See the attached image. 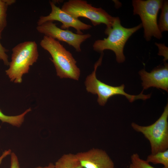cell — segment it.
<instances>
[{
    "label": "cell",
    "instance_id": "obj_1",
    "mask_svg": "<svg viewBox=\"0 0 168 168\" xmlns=\"http://www.w3.org/2000/svg\"><path fill=\"white\" fill-rule=\"evenodd\" d=\"M142 27L141 23L132 28L124 27L121 25L119 18L115 17L112 27L106 28L105 31L107 37L96 40L93 44V49L101 53L105 50H111L115 53L117 62L123 63L125 59L123 51L126 42L134 33Z\"/></svg>",
    "mask_w": 168,
    "mask_h": 168
},
{
    "label": "cell",
    "instance_id": "obj_2",
    "mask_svg": "<svg viewBox=\"0 0 168 168\" xmlns=\"http://www.w3.org/2000/svg\"><path fill=\"white\" fill-rule=\"evenodd\" d=\"M40 44L50 54L52 59H50L54 65L58 76L60 78L78 80L80 70L76 65V61L58 41L44 36Z\"/></svg>",
    "mask_w": 168,
    "mask_h": 168
},
{
    "label": "cell",
    "instance_id": "obj_3",
    "mask_svg": "<svg viewBox=\"0 0 168 168\" xmlns=\"http://www.w3.org/2000/svg\"><path fill=\"white\" fill-rule=\"evenodd\" d=\"M38 57L37 45L35 41H26L14 47L9 67L5 71L10 81L21 83L23 75L29 72L30 67L36 62Z\"/></svg>",
    "mask_w": 168,
    "mask_h": 168
},
{
    "label": "cell",
    "instance_id": "obj_4",
    "mask_svg": "<svg viewBox=\"0 0 168 168\" xmlns=\"http://www.w3.org/2000/svg\"><path fill=\"white\" fill-rule=\"evenodd\" d=\"M103 54V52L101 53L99 59L94 65V71L87 77L85 82L87 91L98 95L97 101L100 105H104L109 98L117 95L125 96L131 102L138 99L145 100L150 98L151 94H143V91L137 95H129L124 91V84L118 86H114L106 84L98 80L96 76V72L97 67L101 65Z\"/></svg>",
    "mask_w": 168,
    "mask_h": 168
},
{
    "label": "cell",
    "instance_id": "obj_5",
    "mask_svg": "<svg viewBox=\"0 0 168 168\" xmlns=\"http://www.w3.org/2000/svg\"><path fill=\"white\" fill-rule=\"evenodd\" d=\"M163 0H133L132 4L134 15H139L144 29V37L147 41L152 37L160 39L162 37L157 25V17Z\"/></svg>",
    "mask_w": 168,
    "mask_h": 168
},
{
    "label": "cell",
    "instance_id": "obj_6",
    "mask_svg": "<svg viewBox=\"0 0 168 168\" xmlns=\"http://www.w3.org/2000/svg\"><path fill=\"white\" fill-rule=\"evenodd\" d=\"M168 104L160 118L153 124L147 126L133 122L131 126L137 132L143 134L150 142L152 154L168 149Z\"/></svg>",
    "mask_w": 168,
    "mask_h": 168
},
{
    "label": "cell",
    "instance_id": "obj_7",
    "mask_svg": "<svg viewBox=\"0 0 168 168\" xmlns=\"http://www.w3.org/2000/svg\"><path fill=\"white\" fill-rule=\"evenodd\" d=\"M61 9L75 18H87L95 26L103 23L106 28H110L115 18L102 8L94 7L85 0H68L64 2Z\"/></svg>",
    "mask_w": 168,
    "mask_h": 168
},
{
    "label": "cell",
    "instance_id": "obj_8",
    "mask_svg": "<svg viewBox=\"0 0 168 168\" xmlns=\"http://www.w3.org/2000/svg\"><path fill=\"white\" fill-rule=\"evenodd\" d=\"M40 33L54 39L65 42L72 46L77 52L81 51V44L91 35L89 34H78L68 30H63L57 27L53 21H48L36 27Z\"/></svg>",
    "mask_w": 168,
    "mask_h": 168
},
{
    "label": "cell",
    "instance_id": "obj_9",
    "mask_svg": "<svg viewBox=\"0 0 168 168\" xmlns=\"http://www.w3.org/2000/svg\"><path fill=\"white\" fill-rule=\"evenodd\" d=\"M49 3L51 8V12L48 16H40L37 21V26L48 21H57L62 24L61 29L68 30L69 27H72L76 30L78 34H83L81 30H87L92 27L91 25L83 22L62 11L53 2L49 1Z\"/></svg>",
    "mask_w": 168,
    "mask_h": 168
},
{
    "label": "cell",
    "instance_id": "obj_10",
    "mask_svg": "<svg viewBox=\"0 0 168 168\" xmlns=\"http://www.w3.org/2000/svg\"><path fill=\"white\" fill-rule=\"evenodd\" d=\"M75 154L83 168H115L113 161L101 149L93 148Z\"/></svg>",
    "mask_w": 168,
    "mask_h": 168
},
{
    "label": "cell",
    "instance_id": "obj_11",
    "mask_svg": "<svg viewBox=\"0 0 168 168\" xmlns=\"http://www.w3.org/2000/svg\"><path fill=\"white\" fill-rule=\"evenodd\" d=\"M142 82L143 90L151 87L168 91V64L158 66L148 72L143 69L139 72Z\"/></svg>",
    "mask_w": 168,
    "mask_h": 168
},
{
    "label": "cell",
    "instance_id": "obj_12",
    "mask_svg": "<svg viewBox=\"0 0 168 168\" xmlns=\"http://www.w3.org/2000/svg\"><path fill=\"white\" fill-rule=\"evenodd\" d=\"M55 168H83L76 154H64L55 162Z\"/></svg>",
    "mask_w": 168,
    "mask_h": 168
},
{
    "label": "cell",
    "instance_id": "obj_13",
    "mask_svg": "<svg viewBox=\"0 0 168 168\" xmlns=\"http://www.w3.org/2000/svg\"><path fill=\"white\" fill-rule=\"evenodd\" d=\"M30 111L27 109L22 113L15 116H8L4 114L0 109V120L3 123H6L16 127L21 126L24 122L25 115Z\"/></svg>",
    "mask_w": 168,
    "mask_h": 168
},
{
    "label": "cell",
    "instance_id": "obj_14",
    "mask_svg": "<svg viewBox=\"0 0 168 168\" xmlns=\"http://www.w3.org/2000/svg\"><path fill=\"white\" fill-rule=\"evenodd\" d=\"M146 160L154 164H162L163 168H168V149L154 154H151L147 156Z\"/></svg>",
    "mask_w": 168,
    "mask_h": 168
},
{
    "label": "cell",
    "instance_id": "obj_15",
    "mask_svg": "<svg viewBox=\"0 0 168 168\" xmlns=\"http://www.w3.org/2000/svg\"><path fill=\"white\" fill-rule=\"evenodd\" d=\"M14 0H0V39L2 32L7 25V10L8 6L14 3Z\"/></svg>",
    "mask_w": 168,
    "mask_h": 168
},
{
    "label": "cell",
    "instance_id": "obj_16",
    "mask_svg": "<svg viewBox=\"0 0 168 168\" xmlns=\"http://www.w3.org/2000/svg\"><path fill=\"white\" fill-rule=\"evenodd\" d=\"M160 17L157 23L158 28L162 33L168 31V1L163 0Z\"/></svg>",
    "mask_w": 168,
    "mask_h": 168
},
{
    "label": "cell",
    "instance_id": "obj_17",
    "mask_svg": "<svg viewBox=\"0 0 168 168\" xmlns=\"http://www.w3.org/2000/svg\"><path fill=\"white\" fill-rule=\"evenodd\" d=\"M129 168H156L150 165L146 160L141 158L137 153L131 156V163Z\"/></svg>",
    "mask_w": 168,
    "mask_h": 168
},
{
    "label": "cell",
    "instance_id": "obj_18",
    "mask_svg": "<svg viewBox=\"0 0 168 168\" xmlns=\"http://www.w3.org/2000/svg\"><path fill=\"white\" fill-rule=\"evenodd\" d=\"M155 44L158 47L159 51L158 54L164 57V61L165 62L168 59V47L164 44L156 43Z\"/></svg>",
    "mask_w": 168,
    "mask_h": 168
},
{
    "label": "cell",
    "instance_id": "obj_19",
    "mask_svg": "<svg viewBox=\"0 0 168 168\" xmlns=\"http://www.w3.org/2000/svg\"><path fill=\"white\" fill-rule=\"evenodd\" d=\"M8 50L4 47L0 42V60H2L4 64L8 66L9 64V62L8 60V56L6 54Z\"/></svg>",
    "mask_w": 168,
    "mask_h": 168
},
{
    "label": "cell",
    "instance_id": "obj_20",
    "mask_svg": "<svg viewBox=\"0 0 168 168\" xmlns=\"http://www.w3.org/2000/svg\"><path fill=\"white\" fill-rule=\"evenodd\" d=\"M11 155L10 168H20L18 157L14 152H12Z\"/></svg>",
    "mask_w": 168,
    "mask_h": 168
},
{
    "label": "cell",
    "instance_id": "obj_21",
    "mask_svg": "<svg viewBox=\"0 0 168 168\" xmlns=\"http://www.w3.org/2000/svg\"><path fill=\"white\" fill-rule=\"evenodd\" d=\"M12 152L10 149L5 150L3 152L2 155L0 156V164L1 163L3 159L8 155H10Z\"/></svg>",
    "mask_w": 168,
    "mask_h": 168
},
{
    "label": "cell",
    "instance_id": "obj_22",
    "mask_svg": "<svg viewBox=\"0 0 168 168\" xmlns=\"http://www.w3.org/2000/svg\"><path fill=\"white\" fill-rule=\"evenodd\" d=\"M35 168H55V165L53 163H50L48 166L44 167L39 166Z\"/></svg>",
    "mask_w": 168,
    "mask_h": 168
}]
</instances>
